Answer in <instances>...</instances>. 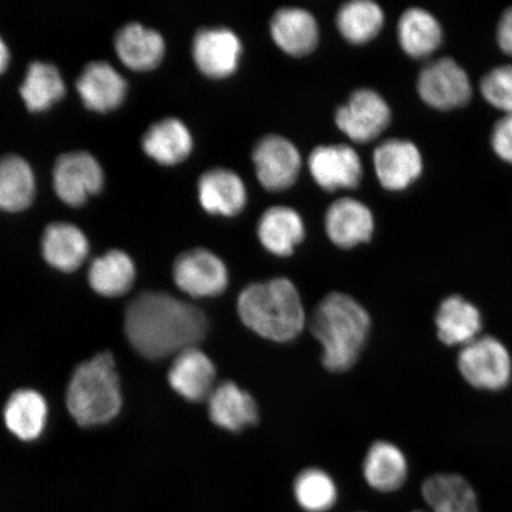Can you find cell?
<instances>
[{
    "label": "cell",
    "mask_w": 512,
    "mask_h": 512,
    "mask_svg": "<svg viewBox=\"0 0 512 512\" xmlns=\"http://www.w3.org/2000/svg\"><path fill=\"white\" fill-rule=\"evenodd\" d=\"M128 341L147 360H163L196 348L207 336L208 320L197 306L164 292H144L128 305Z\"/></svg>",
    "instance_id": "obj_1"
},
{
    "label": "cell",
    "mask_w": 512,
    "mask_h": 512,
    "mask_svg": "<svg viewBox=\"0 0 512 512\" xmlns=\"http://www.w3.org/2000/svg\"><path fill=\"white\" fill-rule=\"evenodd\" d=\"M364 307L344 293H330L312 313L310 330L323 348L324 367L343 373L354 367L370 332Z\"/></svg>",
    "instance_id": "obj_2"
},
{
    "label": "cell",
    "mask_w": 512,
    "mask_h": 512,
    "mask_svg": "<svg viewBox=\"0 0 512 512\" xmlns=\"http://www.w3.org/2000/svg\"><path fill=\"white\" fill-rule=\"evenodd\" d=\"M240 318L261 337L278 343L293 341L305 325V311L297 287L285 278L249 285L240 294Z\"/></svg>",
    "instance_id": "obj_3"
},
{
    "label": "cell",
    "mask_w": 512,
    "mask_h": 512,
    "mask_svg": "<svg viewBox=\"0 0 512 512\" xmlns=\"http://www.w3.org/2000/svg\"><path fill=\"white\" fill-rule=\"evenodd\" d=\"M67 405L83 427L107 424L119 414L123 396L110 352H102L75 370L67 390Z\"/></svg>",
    "instance_id": "obj_4"
},
{
    "label": "cell",
    "mask_w": 512,
    "mask_h": 512,
    "mask_svg": "<svg viewBox=\"0 0 512 512\" xmlns=\"http://www.w3.org/2000/svg\"><path fill=\"white\" fill-rule=\"evenodd\" d=\"M458 369L467 383L480 390L497 392L508 386L512 360L505 345L491 336H479L460 350Z\"/></svg>",
    "instance_id": "obj_5"
},
{
    "label": "cell",
    "mask_w": 512,
    "mask_h": 512,
    "mask_svg": "<svg viewBox=\"0 0 512 512\" xmlns=\"http://www.w3.org/2000/svg\"><path fill=\"white\" fill-rule=\"evenodd\" d=\"M416 88L421 100L438 111L464 107L472 96L469 75L451 57H441L426 64L419 74Z\"/></svg>",
    "instance_id": "obj_6"
},
{
    "label": "cell",
    "mask_w": 512,
    "mask_h": 512,
    "mask_svg": "<svg viewBox=\"0 0 512 512\" xmlns=\"http://www.w3.org/2000/svg\"><path fill=\"white\" fill-rule=\"evenodd\" d=\"M392 112L387 101L373 89L352 93L335 114L336 125L352 142L367 144L387 130Z\"/></svg>",
    "instance_id": "obj_7"
},
{
    "label": "cell",
    "mask_w": 512,
    "mask_h": 512,
    "mask_svg": "<svg viewBox=\"0 0 512 512\" xmlns=\"http://www.w3.org/2000/svg\"><path fill=\"white\" fill-rule=\"evenodd\" d=\"M104 170L88 152L64 153L56 160L53 184L56 195L70 207H81L104 187Z\"/></svg>",
    "instance_id": "obj_8"
},
{
    "label": "cell",
    "mask_w": 512,
    "mask_h": 512,
    "mask_svg": "<svg viewBox=\"0 0 512 512\" xmlns=\"http://www.w3.org/2000/svg\"><path fill=\"white\" fill-rule=\"evenodd\" d=\"M253 162L262 187L274 192L291 188L302 169L296 145L278 134H268L256 143Z\"/></svg>",
    "instance_id": "obj_9"
},
{
    "label": "cell",
    "mask_w": 512,
    "mask_h": 512,
    "mask_svg": "<svg viewBox=\"0 0 512 512\" xmlns=\"http://www.w3.org/2000/svg\"><path fill=\"white\" fill-rule=\"evenodd\" d=\"M174 280L179 290L194 298L220 296L228 286V271L219 256L203 248L178 256Z\"/></svg>",
    "instance_id": "obj_10"
},
{
    "label": "cell",
    "mask_w": 512,
    "mask_h": 512,
    "mask_svg": "<svg viewBox=\"0 0 512 512\" xmlns=\"http://www.w3.org/2000/svg\"><path fill=\"white\" fill-rule=\"evenodd\" d=\"M242 43L234 31L209 28L197 32L192 42V57L198 70L210 79H226L236 72Z\"/></svg>",
    "instance_id": "obj_11"
},
{
    "label": "cell",
    "mask_w": 512,
    "mask_h": 512,
    "mask_svg": "<svg viewBox=\"0 0 512 512\" xmlns=\"http://www.w3.org/2000/svg\"><path fill=\"white\" fill-rule=\"evenodd\" d=\"M375 174L384 189L402 191L411 187L424 171V159L414 143L389 139L374 151Z\"/></svg>",
    "instance_id": "obj_12"
},
{
    "label": "cell",
    "mask_w": 512,
    "mask_h": 512,
    "mask_svg": "<svg viewBox=\"0 0 512 512\" xmlns=\"http://www.w3.org/2000/svg\"><path fill=\"white\" fill-rule=\"evenodd\" d=\"M307 165L319 187L328 191L355 189L362 181V160L349 145L318 146Z\"/></svg>",
    "instance_id": "obj_13"
},
{
    "label": "cell",
    "mask_w": 512,
    "mask_h": 512,
    "mask_svg": "<svg viewBox=\"0 0 512 512\" xmlns=\"http://www.w3.org/2000/svg\"><path fill=\"white\" fill-rule=\"evenodd\" d=\"M374 229L373 213L355 198H341L326 211V234L339 248L350 249L370 241Z\"/></svg>",
    "instance_id": "obj_14"
},
{
    "label": "cell",
    "mask_w": 512,
    "mask_h": 512,
    "mask_svg": "<svg viewBox=\"0 0 512 512\" xmlns=\"http://www.w3.org/2000/svg\"><path fill=\"white\" fill-rule=\"evenodd\" d=\"M76 88L88 110L107 113L123 104L127 82L117 69L105 61L89 63L82 70Z\"/></svg>",
    "instance_id": "obj_15"
},
{
    "label": "cell",
    "mask_w": 512,
    "mask_h": 512,
    "mask_svg": "<svg viewBox=\"0 0 512 512\" xmlns=\"http://www.w3.org/2000/svg\"><path fill=\"white\" fill-rule=\"evenodd\" d=\"M168 380L172 389L190 402L208 400L215 388L216 369L203 351L190 348L179 352L172 362Z\"/></svg>",
    "instance_id": "obj_16"
},
{
    "label": "cell",
    "mask_w": 512,
    "mask_h": 512,
    "mask_svg": "<svg viewBox=\"0 0 512 512\" xmlns=\"http://www.w3.org/2000/svg\"><path fill=\"white\" fill-rule=\"evenodd\" d=\"M198 200L208 214L235 216L247 203V189L238 174L228 169H211L198 179Z\"/></svg>",
    "instance_id": "obj_17"
},
{
    "label": "cell",
    "mask_w": 512,
    "mask_h": 512,
    "mask_svg": "<svg viewBox=\"0 0 512 512\" xmlns=\"http://www.w3.org/2000/svg\"><path fill=\"white\" fill-rule=\"evenodd\" d=\"M435 326L441 342L448 347L463 348L479 337L483 319L476 305L453 294L440 303L435 313Z\"/></svg>",
    "instance_id": "obj_18"
},
{
    "label": "cell",
    "mask_w": 512,
    "mask_h": 512,
    "mask_svg": "<svg viewBox=\"0 0 512 512\" xmlns=\"http://www.w3.org/2000/svg\"><path fill=\"white\" fill-rule=\"evenodd\" d=\"M208 408L211 421L229 432L245 430L259 419L252 395L233 382H223L214 388L208 398Z\"/></svg>",
    "instance_id": "obj_19"
},
{
    "label": "cell",
    "mask_w": 512,
    "mask_h": 512,
    "mask_svg": "<svg viewBox=\"0 0 512 512\" xmlns=\"http://www.w3.org/2000/svg\"><path fill=\"white\" fill-rule=\"evenodd\" d=\"M114 46L120 61L136 72L157 68L165 54L163 36L139 23L121 28L115 35Z\"/></svg>",
    "instance_id": "obj_20"
},
{
    "label": "cell",
    "mask_w": 512,
    "mask_h": 512,
    "mask_svg": "<svg viewBox=\"0 0 512 512\" xmlns=\"http://www.w3.org/2000/svg\"><path fill=\"white\" fill-rule=\"evenodd\" d=\"M271 35L284 53L303 57L316 49L319 28L316 18L309 11L299 8H285L275 12L271 21Z\"/></svg>",
    "instance_id": "obj_21"
},
{
    "label": "cell",
    "mask_w": 512,
    "mask_h": 512,
    "mask_svg": "<svg viewBox=\"0 0 512 512\" xmlns=\"http://www.w3.org/2000/svg\"><path fill=\"white\" fill-rule=\"evenodd\" d=\"M89 252L87 236L79 227L66 222L51 223L44 230L42 253L50 266L62 272H74Z\"/></svg>",
    "instance_id": "obj_22"
},
{
    "label": "cell",
    "mask_w": 512,
    "mask_h": 512,
    "mask_svg": "<svg viewBox=\"0 0 512 512\" xmlns=\"http://www.w3.org/2000/svg\"><path fill=\"white\" fill-rule=\"evenodd\" d=\"M142 147L146 155L158 164L172 166L184 162L191 155L194 139L183 121L166 118L145 132Z\"/></svg>",
    "instance_id": "obj_23"
},
{
    "label": "cell",
    "mask_w": 512,
    "mask_h": 512,
    "mask_svg": "<svg viewBox=\"0 0 512 512\" xmlns=\"http://www.w3.org/2000/svg\"><path fill=\"white\" fill-rule=\"evenodd\" d=\"M261 245L268 252L288 256L305 238V226L296 210L277 206L267 209L258 222Z\"/></svg>",
    "instance_id": "obj_24"
},
{
    "label": "cell",
    "mask_w": 512,
    "mask_h": 512,
    "mask_svg": "<svg viewBox=\"0 0 512 512\" xmlns=\"http://www.w3.org/2000/svg\"><path fill=\"white\" fill-rule=\"evenodd\" d=\"M443 28L431 12L409 8L398 23V41L406 55L415 60L426 59L439 49L443 42Z\"/></svg>",
    "instance_id": "obj_25"
},
{
    "label": "cell",
    "mask_w": 512,
    "mask_h": 512,
    "mask_svg": "<svg viewBox=\"0 0 512 512\" xmlns=\"http://www.w3.org/2000/svg\"><path fill=\"white\" fill-rule=\"evenodd\" d=\"M363 475L371 488L393 492L402 488L408 477V463L400 448L388 441L370 446L363 463Z\"/></svg>",
    "instance_id": "obj_26"
},
{
    "label": "cell",
    "mask_w": 512,
    "mask_h": 512,
    "mask_svg": "<svg viewBox=\"0 0 512 512\" xmlns=\"http://www.w3.org/2000/svg\"><path fill=\"white\" fill-rule=\"evenodd\" d=\"M422 496L431 512H479L472 486L465 478L453 473L428 477L422 484Z\"/></svg>",
    "instance_id": "obj_27"
},
{
    "label": "cell",
    "mask_w": 512,
    "mask_h": 512,
    "mask_svg": "<svg viewBox=\"0 0 512 512\" xmlns=\"http://www.w3.org/2000/svg\"><path fill=\"white\" fill-rule=\"evenodd\" d=\"M36 194V179L27 160L16 155L0 158V210L28 209Z\"/></svg>",
    "instance_id": "obj_28"
},
{
    "label": "cell",
    "mask_w": 512,
    "mask_h": 512,
    "mask_svg": "<svg viewBox=\"0 0 512 512\" xmlns=\"http://www.w3.org/2000/svg\"><path fill=\"white\" fill-rule=\"evenodd\" d=\"M48 406L40 393L18 390L6 403L4 420L8 430L24 441L35 440L47 424Z\"/></svg>",
    "instance_id": "obj_29"
},
{
    "label": "cell",
    "mask_w": 512,
    "mask_h": 512,
    "mask_svg": "<svg viewBox=\"0 0 512 512\" xmlns=\"http://www.w3.org/2000/svg\"><path fill=\"white\" fill-rule=\"evenodd\" d=\"M88 280L100 296L120 297L131 290L136 280V266L130 256L115 249L92 262Z\"/></svg>",
    "instance_id": "obj_30"
},
{
    "label": "cell",
    "mask_w": 512,
    "mask_h": 512,
    "mask_svg": "<svg viewBox=\"0 0 512 512\" xmlns=\"http://www.w3.org/2000/svg\"><path fill=\"white\" fill-rule=\"evenodd\" d=\"M66 94L62 75L53 64L36 61L28 67L21 86V95L30 112L49 110Z\"/></svg>",
    "instance_id": "obj_31"
},
{
    "label": "cell",
    "mask_w": 512,
    "mask_h": 512,
    "mask_svg": "<svg viewBox=\"0 0 512 512\" xmlns=\"http://www.w3.org/2000/svg\"><path fill=\"white\" fill-rule=\"evenodd\" d=\"M337 28L352 44H366L380 34L384 24L381 6L370 0H351L337 14Z\"/></svg>",
    "instance_id": "obj_32"
},
{
    "label": "cell",
    "mask_w": 512,
    "mask_h": 512,
    "mask_svg": "<svg viewBox=\"0 0 512 512\" xmlns=\"http://www.w3.org/2000/svg\"><path fill=\"white\" fill-rule=\"evenodd\" d=\"M294 497L307 512H326L334 508L338 491L334 479L319 469L300 472L294 480Z\"/></svg>",
    "instance_id": "obj_33"
},
{
    "label": "cell",
    "mask_w": 512,
    "mask_h": 512,
    "mask_svg": "<svg viewBox=\"0 0 512 512\" xmlns=\"http://www.w3.org/2000/svg\"><path fill=\"white\" fill-rule=\"evenodd\" d=\"M479 89L488 104L512 115V64L492 68L480 80Z\"/></svg>",
    "instance_id": "obj_34"
},
{
    "label": "cell",
    "mask_w": 512,
    "mask_h": 512,
    "mask_svg": "<svg viewBox=\"0 0 512 512\" xmlns=\"http://www.w3.org/2000/svg\"><path fill=\"white\" fill-rule=\"evenodd\" d=\"M491 146L503 162L512 165V115L497 121L491 133Z\"/></svg>",
    "instance_id": "obj_35"
},
{
    "label": "cell",
    "mask_w": 512,
    "mask_h": 512,
    "mask_svg": "<svg viewBox=\"0 0 512 512\" xmlns=\"http://www.w3.org/2000/svg\"><path fill=\"white\" fill-rule=\"evenodd\" d=\"M496 38L499 49L512 57V6L505 10L499 19Z\"/></svg>",
    "instance_id": "obj_36"
},
{
    "label": "cell",
    "mask_w": 512,
    "mask_h": 512,
    "mask_svg": "<svg viewBox=\"0 0 512 512\" xmlns=\"http://www.w3.org/2000/svg\"><path fill=\"white\" fill-rule=\"evenodd\" d=\"M10 63V51L6 46L3 38L0 37V74H3L8 69Z\"/></svg>",
    "instance_id": "obj_37"
}]
</instances>
